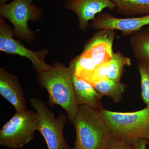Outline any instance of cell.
<instances>
[{"label":"cell","instance_id":"6da1fadb","mask_svg":"<svg viewBox=\"0 0 149 149\" xmlns=\"http://www.w3.org/2000/svg\"><path fill=\"white\" fill-rule=\"evenodd\" d=\"M72 72L71 65L67 67L59 62L54 63L49 70L37 72L38 82L47 91L50 105H58L62 107L72 124L79 107L72 83Z\"/></svg>","mask_w":149,"mask_h":149},{"label":"cell","instance_id":"7a4b0ae2","mask_svg":"<svg viewBox=\"0 0 149 149\" xmlns=\"http://www.w3.org/2000/svg\"><path fill=\"white\" fill-rule=\"evenodd\" d=\"M72 124L76 138L72 149H105L113 139L100 112L88 106H79Z\"/></svg>","mask_w":149,"mask_h":149},{"label":"cell","instance_id":"3957f363","mask_svg":"<svg viewBox=\"0 0 149 149\" xmlns=\"http://www.w3.org/2000/svg\"><path fill=\"white\" fill-rule=\"evenodd\" d=\"M116 31L111 29L99 30L84 47L80 55L72 60L75 75L85 80L94 69L109 61L114 53L113 44Z\"/></svg>","mask_w":149,"mask_h":149},{"label":"cell","instance_id":"277c9868","mask_svg":"<svg viewBox=\"0 0 149 149\" xmlns=\"http://www.w3.org/2000/svg\"><path fill=\"white\" fill-rule=\"evenodd\" d=\"M113 139L132 142L136 139H149V109L120 112L103 109L100 111Z\"/></svg>","mask_w":149,"mask_h":149},{"label":"cell","instance_id":"5b68a950","mask_svg":"<svg viewBox=\"0 0 149 149\" xmlns=\"http://www.w3.org/2000/svg\"><path fill=\"white\" fill-rule=\"evenodd\" d=\"M0 15L8 19L13 26L14 36L31 43L35 40L34 32L29 29V21H37L42 17V10L30 0H13L1 5Z\"/></svg>","mask_w":149,"mask_h":149},{"label":"cell","instance_id":"8992f818","mask_svg":"<svg viewBox=\"0 0 149 149\" xmlns=\"http://www.w3.org/2000/svg\"><path fill=\"white\" fill-rule=\"evenodd\" d=\"M30 104L36 110L37 130L42 136L48 149H72L63 136V129L67 116L62 113L56 118L52 111L48 108L44 102L37 97L32 98Z\"/></svg>","mask_w":149,"mask_h":149},{"label":"cell","instance_id":"52a82bcc","mask_svg":"<svg viewBox=\"0 0 149 149\" xmlns=\"http://www.w3.org/2000/svg\"><path fill=\"white\" fill-rule=\"evenodd\" d=\"M36 130V111L16 112L0 130V144L9 148L21 149L31 142Z\"/></svg>","mask_w":149,"mask_h":149},{"label":"cell","instance_id":"ba28073f","mask_svg":"<svg viewBox=\"0 0 149 149\" xmlns=\"http://www.w3.org/2000/svg\"><path fill=\"white\" fill-rule=\"evenodd\" d=\"M13 28L6 23L3 17H0V51L8 54L18 55L31 61L32 66L37 72L50 69L51 65L47 64L45 58L49 53L47 49L35 52L27 49L19 41L13 38Z\"/></svg>","mask_w":149,"mask_h":149},{"label":"cell","instance_id":"9c48e42d","mask_svg":"<svg viewBox=\"0 0 149 149\" xmlns=\"http://www.w3.org/2000/svg\"><path fill=\"white\" fill-rule=\"evenodd\" d=\"M149 25V15L144 16L118 18L108 12L101 13L92 20L91 26L97 30H119L127 36L140 31Z\"/></svg>","mask_w":149,"mask_h":149},{"label":"cell","instance_id":"30bf717a","mask_svg":"<svg viewBox=\"0 0 149 149\" xmlns=\"http://www.w3.org/2000/svg\"><path fill=\"white\" fill-rule=\"evenodd\" d=\"M64 6L76 15L79 27L82 31L87 30L89 22L93 20L97 14L105 9H115V5L111 0H65Z\"/></svg>","mask_w":149,"mask_h":149},{"label":"cell","instance_id":"8fae6325","mask_svg":"<svg viewBox=\"0 0 149 149\" xmlns=\"http://www.w3.org/2000/svg\"><path fill=\"white\" fill-rule=\"evenodd\" d=\"M0 94L13 106L16 112L27 110L23 91L18 79L3 68H0Z\"/></svg>","mask_w":149,"mask_h":149},{"label":"cell","instance_id":"7c38bea8","mask_svg":"<svg viewBox=\"0 0 149 149\" xmlns=\"http://www.w3.org/2000/svg\"><path fill=\"white\" fill-rule=\"evenodd\" d=\"M72 80L75 97L78 106L86 105L100 111L103 109L102 97L93 85L75 75L73 67Z\"/></svg>","mask_w":149,"mask_h":149},{"label":"cell","instance_id":"4fadbf2b","mask_svg":"<svg viewBox=\"0 0 149 149\" xmlns=\"http://www.w3.org/2000/svg\"><path fill=\"white\" fill-rule=\"evenodd\" d=\"M117 13L125 16H144L149 15V0H111Z\"/></svg>","mask_w":149,"mask_h":149},{"label":"cell","instance_id":"5bb4252c","mask_svg":"<svg viewBox=\"0 0 149 149\" xmlns=\"http://www.w3.org/2000/svg\"><path fill=\"white\" fill-rule=\"evenodd\" d=\"M129 43L134 56L149 63V27L131 35Z\"/></svg>","mask_w":149,"mask_h":149},{"label":"cell","instance_id":"9a60e30c","mask_svg":"<svg viewBox=\"0 0 149 149\" xmlns=\"http://www.w3.org/2000/svg\"><path fill=\"white\" fill-rule=\"evenodd\" d=\"M100 95L109 97L115 103L121 100L126 86L120 81L107 78L93 85Z\"/></svg>","mask_w":149,"mask_h":149},{"label":"cell","instance_id":"2e32d148","mask_svg":"<svg viewBox=\"0 0 149 149\" xmlns=\"http://www.w3.org/2000/svg\"><path fill=\"white\" fill-rule=\"evenodd\" d=\"M131 62L130 58L117 52L113 53L109 61L108 78L111 80L120 81L124 68L130 66Z\"/></svg>","mask_w":149,"mask_h":149},{"label":"cell","instance_id":"e0dca14e","mask_svg":"<svg viewBox=\"0 0 149 149\" xmlns=\"http://www.w3.org/2000/svg\"><path fill=\"white\" fill-rule=\"evenodd\" d=\"M137 60L141 80V97L146 107L149 109V63L141 60Z\"/></svg>","mask_w":149,"mask_h":149},{"label":"cell","instance_id":"ac0fdd59","mask_svg":"<svg viewBox=\"0 0 149 149\" xmlns=\"http://www.w3.org/2000/svg\"><path fill=\"white\" fill-rule=\"evenodd\" d=\"M109 65V61L99 65L92 71L85 80L93 85L107 78Z\"/></svg>","mask_w":149,"mask_h":149},{"label":"cell","instance_id":"d6986e66","mask_svg":"<svg viewBox=\"0 0 149 149\" xmlns=\"http://www.w3.org/2000/svg\"><path fill=\"white\" fill-rule=\"evenodd\" d=\"M105 149H133L131 142L113 139Z\"/></svg>","mask_w":149,"mask_h":149},{"label":"cell","instance_id":"ffe728a7","mask_svg":"<svg viewBox=\"0 0 149 149\" xmlns=\"http://www.w3.org/2000/svg\"><path fill=\"white\" fill-rule=\"evenodd\" d=\"M133 149H147L149 142L147 139L141 138L136 139L132 142Z\"/></svg>","mask_w":149,"mask_h":149},{"label":"cell","instance_id":"44dd1931","mask_svg":"<svg viewBox=\"0 0 149 149\" xmlns=\"http://www.w3.org/2000/svg\"><path fill=\"white\" fill-rule=\"evenodd\" d=\"M10 0H0V4L1 5L5 4Z\"/></svg>","mask_w":149,"mask_h":149},{"label":"cell","instance_id":"7402d4cb","mask_svg":"<svg viewBox=\"0 0 149 149\" xmlns=\"http://www.w3.org/2000/svg\"><path fill=\"white\" fill-rule=\"evenodd\" d=\"M148 141H149V140H148Z\"/></svg>","mask_w":149,"mask_h":149}]
</instances>
